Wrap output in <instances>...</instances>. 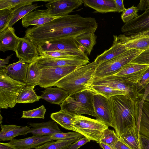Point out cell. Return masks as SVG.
<instances>
[{
    "label": "cell",
    "mask_w": 149,
    "mask_h": 149,
    "mask_svg": "<svg viewBox=\"0 0 149 149\" xmlns=\"http://www.w3.org/2000/svg\"><path fill=\"white\" fill-rule=\"evenodd\" d=\"M113 128L119 138L129 129L138 124L140 113L139 100L127 95L115 96L109 99Z\"/></svg>",
    "instance_id": "1"
},
{
    "label": "cell",
    "mask_w": 149,
    "mask_h": 149,
    "mask_svg": "<svg viewBox=\"0 0 149 149\" xmlns=\"http://www.w3.org/2000/svg\"><path fill=\"white\" fill-rule=\"evenodd\" d=\"M97 66L94 61L80 66L60 80L54 86L67 91L70 95L88 90Z\"/></svg>",
    "instance_id": "2"
},
{
    "label": "cell",
    "mask_w": 149,
    "mask_h": 149,
    "mask_svg": "<svg viewBox=\"0 0 149 149\" xmlns=\"http://www.w3.org/2000/svg\"><path fill=\"white\" fill-rule=\"evenodd\" d=\"M25 84L9 77L4 68H0V108H12L17 103V97Z\"/></svg>",
    "instance_id": "3"
},
{
    "label": "cell",
    "mask_w": 149,
    "mask_h": 149,
    "mask_svg": "<svg viewBox=\"0 0 149 149\" xmlns=\"http://www.w3.org/2000/svg\"><path fill=\"white\" fill-rule=\"evenodd\" d=\"M73 127L77 132L97 143L100 141L104 131L109 127L98 119L77 115L75 116Z\"/></svg>",
    "instance_id": "4"
},
{
    "label": "cell",
    "mask_w": 149,
    "mask_h": 149,
    "mask_svg": "<svg viewBox=\"0 0 149 149\" xmlns=\"http://www.w3.org/2000/svg\"><path fill=\"white\" fill-rule=\"evenodd\" d=\"M144 51L138 49L129 50L100 64L97 66L94 78H102L114 74L123 66L131 62Z\"/></svg>",
    "instance_id": "5"
},
{
    "label": "cell",
    "mask_w": 149,
    "mask_h": 149,
    "mask_svg": "<svg viewBox=\"0 0 149 149\" xmlns=\"http://www.w3.org/2000/svg\"><path fill=\"white\" fill-rule=\"evenodd\" d=\"M38 50L57 51L74 54L82 58L89 60L87 56L80 48L75 38H62L46 42L37 46Z\"/></svg>",
    "instance_id": "6"
},
{
    "label": "cell",
    "mask_w": 149,
    "mask_h": 149,
    "mask_svg": "<svg viewBox=\"0 0 149 149\" xmlns=\"http://www.w3.org/2000/svg\"><path fill=\"white\" fill-rule=\"evenodd\" d=\"M91 85L107 86L126 92L127 96L134 101L139 100L141 94L137 91V85L128 82L121 77L111 75L102 78H94Z\"/></svg>",
    "instance_id": "7"
},
{
    "label": "cell",
    "mask_w": 149,
    "mask_h": 149,
    "mask_svg": "<svg viewBox=\"0 0 149 149\" xmlns=\"http://www.w3.org/2000/svg\"><path fill=\"white\" fill-rule=\"evenodd\" d=\"M79 67L65 66L41 69L38 85L45 88L54 86L60 80Z\"/></svg>",
    "instance_id": "8"
},
{
    "label": "cell",
    "mask_w": 149,
    "mask_h": 149,
    "mask_svg": "<svg viewBox=\"0 0 149 149\" xmlns=\"http://www.w3.org/2000/svg\"><path fill=\"white\" fill-rule=\"evenodd\" d=\"M40 69L65 66H81L89 63V60L77 56L53 58L39 56L34 61Z\"/></svg>",
    "instance_id": "9"
},
{
    "label": "cell",
    "mask_w": 149,
    "mask_h": 149,
    "mask_svg": "<svg viewBox=\"0 0 149 149\" xmlns=\"http://www.w3.org/2000/svg\"><path fill=\"white\" fill-rule=\"evenodd\" d=\"M149 68V64L129 63L113 75L120 77L128 82L137 85Z\"/></svg>",
    "instance_id": "10"
},
{
    "label": "cell",
    "mask_w": 149,
    "mask_h": 149,
    "mask_svg": "<svg viewBox=\"0 0 149 149\" xmlns=\"http://www.w3.org/2000/svg\"><path fill=\"white\" fill-rule=\"evenodd\" d=\"M83 3L82 0H51L45 6L50 15L60 17L68 15Z\"/></svg>",
    "instance_id": "11"
},
{
    "label": "cell",
    "mask_w": 149,
    "mask_h": 149,
    "mask_svg": "<svg viewBox=\"0 0 149 149\" xmlns=\"http://www.w3.org/2000/svg\"><path fill=\"white\" fill-rule=\"evenodd\" d=\"M17 57L29 64L39 55L37 46L27 37L19 38L15 51Z\"/></svg>",
    "instance_id": "12"
},
{
    "label": "cell",
    "mask_w": 149,
    "mask_h": 149,
    "mask_svg": "<svg viewBox=\"0 0 149 149\" xmlns=\"http://www.w3.org/2000/svg\"><path fill=\"white\" fill-rule=\"evenodd\" d=\"M93 104L96 119L113 127L109 99L99 94H94Z\"/></svg>",
    "instance_id": "13"
},
{
    "label": "cell",
    "mask_w": 149,
    "mask_h": 149,
    "mask_svg": "<svg viewBox=\"0 0 149 149\" xmlns=\"http://www.w3.org/2000/svg\"><path fill=\"white\" fill-rule=\"evenodd\" d=\"M149 30V9L131 21L125 23L121 28L123 34L130 36Z\"/></svg>",
    "instance_id": "14"
},
{
    "label": "cell",
    "mask_w": 149,
    "mask_h": 149,
    "mask_svg": "<svg viewBox=\"0 0 149 149\" xmlns=\"http://www.w3.org/2000/svg\"><path fill=\"white\" fill-rule=\"evenodd\" d=\"M50 15L47 9H36L29 13L22 20V26L26 28L29 26H40L43 25L52 20L58 18Z\"/></svg>",
    "instance_id": "15"
},
{
    "label": "cell",
    "mask_w": 149,
    "mask_h": 149,
    "mask_svg": "<svg viewBox=\"0 0 149 149\" xmlns=\"http://www.w3.org/2000/svg\"><path fill=\"white\" fill-rule=\"evenodd\" d=\"M118 40L129 50H149V35L127 36L121 34L118 36Z\"/></svg>",
    "instance_id": "16"
},
{
    "label": "cell",
    "mask_w": 149,
    "mask_h": 149,
    "mask_svg": "<svg viewBox=\"0 0 149 149\" xmlns=\"http://www.w3.org/2000/svg\"><path fill=\"white\" fill-rule=\"evenodd\" d=\"M30 128L28 133L33 136H43L51 135L54 134L62 132L58 124L54 120H50L45 122L29 123Z\"/></svg>",
    "instance_id": "17"
},
{
    "label": "cell",
    "mask_w": 149,
    "mask_h": 149,
    "mask_svg": "<svg viewBox=\"0 0 149 149\" xmlns=\"http://www.w3.org/2000/svg\"><path fill=\"white\" fill-rule=\"evenodd\" d=\"M53 141L50 135L33 136L23 139H14L8 143L20 149H31L36 148L47 142Z\"/></svg>",
    "instance_id": "18"
},
{
    "label": "cell",
    "mask_w": 149,
    "mask_h": 149,
    "mask_svg": "<svg viewBox=\"0 0 149 149\" xmlns=\"http://www.w3.org/2000/svg\"><path fill=\"white\" fill-rule=\"evenodd\" d=\"M113 43L111 47L105 50L101 54L98 55L95 59L97 66L107 61L112 59L128 51V49L123 45L119 43L118 36L114 35Z\"/></svg>",
    "instance_id": "19"
},
{
    "label": "cell",
    "mask_w": 149,
    "mask_h": 149,
    "mask_svg": "<svg viewBox=\"0 0 149 149\" xmlns=\"http://www.w3.org/2000/svg\"><path fill=\"white\" fill-rule=\"evenodd\" d=\"M19 38L13 27H7L0 33V51L3 52L9 50L15 52Z\"/></svg>",
    "instance_id": "20"
},
{
    "label": "cell",
    "mask_w": 149,
    "mask_h": 149,
    "mask_svg": "<svg viewBox=\"0 0 149 149\" xmlns=\"http://www.w3.org/2000/svg\"><path fill=\"white\" fill-rule=\"evenodd\" d=\"M29 64L21 60L7 65L4 69L7 75L16 81L25 83Z\"/></svg>",
    "instance_id": "21"
},
{
    "label": "cell",
    "mask_w": 149,
    "mask_h": 149,
    "mask_svg": "<svg viewBox=\"0 0 149 149\" xmlns=\"http://www.w3.org/2000/svg\"><path fill=\"white\" fill-rule=\"evenodd\" d=\"M70 95L66 91L59 87H49L46 88L40 96L51 104L60 105Z\"/></svg>",
    "instance_id": "22"
},
{
    "label": "cell",
    "mask_w": 149,
    "mask_h": 149,
    "mask_svg": "<svg viewBox=\"0 0 149 149\" xmlns=\"http://www.w3.org/2000/svg\"><path fill=\"white\" fill-rule=\"evenodd\" d=\"M1 130L0 132V141H10L15 137L25 136L28 134L30 126H21L14 125H0Z\"/></svg>",
    "instance_id": "23"
},
{
    "label": "cell",
    "mask_w": 149,
    "mask_h": 149,
    "mask_svg": "<svg viewBox=\"0 0 149 149\" xmlns=\"http://www.w3.org/2000/svg\"><path fill=\"white\" fill-rule=\"evenodd\" d=\"M94 94L90 90H86L70 95L83 108L89 111L91 116L95 117L93 104Z\"/></svg>",
    "instance_id": "24"
},
{
    "label": "cell",
    "mask_w": 149,
    "mask_h": 149,
    "mask_svg": "<svg viewBox=\"0 0 149 149\" xmlns=\"http://www.w3.org/2000/svg\"><path fill=\"white\" fill-rule=\"evenodd\" d=\"M85 6L97 12L105 13L116 12L115 0H82Z\"/></svg>",
    "instance_id": "25"
},
{
    "label": "cell",
    "mask_w": 149,
    "mask_h": 149,
    "mask_svg": "<svg viewBox=\"0 0 149 149\" xmlns=\"http://www.w3.org/2000/svg\"><path fill=\"white\" fill-rule=\"evenodd\" d=\"M76 115L61 109L58 111L51 114L50 118L65 129L77 132L73 127Z\"/></svg>",
    "instance_id": "26"
},
{
    "label": "cell",
    "mask_w": 149,
    "mask_h": 149,
    "mask_svg": "<svg viewBox=\"0 0 149 149\" xmlns=\"http://www.w3.org/2000/svg\"><path fill=\"white\" fill-rule=\"evenodd\" d=\"M139 133L149 138V102L144 100L137 125Z\"/></svg>",
    "instance_id": "27"
},
{
    "label": "cell",
    "mask_w": 149,
    "mask_h": 149,
    "mask_svg": "<svg viewBox=\"0 0 149 149\" xmlns=\"http://www.w3.org/2000/svg\"><path fill=\"white\" fill-rule=\"evenodd\" d=\"M42 6L43 5L39 6L38 5V4L35 3L13 8L10 19L6 28L8 27H12L16 22L21 18L22 19L29 13L37 8Z\"/></svg>",
    "instance_id": "28"
},
{
    "label": "cell",
    "mask_w": 149,
    "mask_h": 149,
    "mask_svg": "<svg viewBox=\"0 0 149 149\" xmlns=\"http://www.w3.org/2000/svg\"><path fill=\"white\" fill-rule=\"evenodd\" d=\"M95 31L87 32L75 38L76 41L79 45L82 47L87 54L89 55L96 42L97 36L95 34Z\"/></svg>",
    "instance_id": "29"
},
{
    "label": "cell",
    "mask_w": 149,
    "mask_h": 149,
    "mask_svg": "<svg viewBox=\"0 0 149 149\" xmlns=\"http://www.w3.org/2000/svg\"><path fill=\"white\" fill-rule=\"evenodd\" d=\"M60 106L61 110L71 113L77 115L85 114L91 116V113L83 108L70 95Z\"/></svg>",
    "instance_id": "30"
},
{
    "label": "cell",
    "mask_w": 149,
    "mask_h": 149,
    "mask_svg": "<svg viewBox=\"0 0 149 149\" xmlns=\"http://www.w3.org/2000/svg\"><path fill=\"white\" fill-rule=\"evenodd\" d=\"M139 129L137 126L133 127L123 134L119 138L132 149H140Z\"/></svg>",
    "instance_id": "31"
},
{
    "label": "cell",
    "mask_w": 149,
    "mask_h": 149,
    "mask_svg": "<svg viewBox=\"0 0 149 149\" xmlns=\"http://www.w3.org/2000/svg\"><path fill=\"white\" fill-rule=\"evenodd\" d=\"M88 90L95 94L102 95L109 99L112 97L118 95L127 96L125 92L108 86L101 85H91Z\"/></svg>",
    "instance_id": "32"
},
{
    "label": "cell",
    "mask_w": 149,
    "mask_h": 149,
    "mask_svg": "<svg viewBox=\"0 0 149 149\" xmlns=\"http://www.w3.org/2000/svg\"><path fill=\"white\" fill-rule=\"evenodd\" d=\"M35 86H24L17 97V103H31L38 101L40 99L34 90Z\"/></svg>",
    "instance_id": "33"
},
{
    "label": "cell",
    "mask_w": 149,
    "mask_h": 149,
    "mask_svg": "<svg viewBox=\"0 0 149 149\" xmlns=\"http://www.w3.org/2000/svg\"><path fill=\"white\" fill-rule=\"evenodd\" d=\"M41 74V69L34 61L29 64L26 86H36L38 85Z\"/></svg>",
    "instance_id": "34"
},
{
    "label": "cell",
    "mask_w": 149,
    "mask_h": 149,
    "mask_svg": "<svg viewBox=\"0 0 149 149\" xmlns=\"http://www.w3.org/2000/svg\"><path fill=\"white\" fill-rule=\"evenodd\" d=\"M51 0H0V10H10L15 8L31 5L35 2H49Z\"/></svg>",
    "instance_id": "35"
},
{
    "label": "cell",
    "mask_w": 149,
    "mask_h": 149,
    "mask_svg": "<svg viewBox=\"0 0 149 149\" xmlns=\"http://www.w3.org/2000/svg\"><path fill=\"white\" fill-rule=\"evenodd\" d=\"M80 139L77 138L66 140L49 141L36 147L35 149H67L70 145Z\"/></svg>",
    "instance_id": "36"
},
{
    "label": "cell",
    "mask_w": 149,
    "mask_h": 149,
    "mask_svg": "<svg viewBox=\"0 0 149 149\" xmlns=\"http://www.w3.org/2000/svg\"><path fill=\"white\" fill-rule=\"evenodd\" d=\"M119 139L114 130L108 128L104 131L99 142L107 144L114 149Z\"/></svg>",
    "instance_id": "37"
},
{
    "label": "cell",
    "mask_w": 149,
    "mask_h": 149,
    "mask_svg": "<svg viewBox=\"0 0 149 149\" xmlns=\"http://www.w3.org/2000/svg\"><path fill=\"white\" fill-rule=\"evenodd\" d=\"M40 56L53 58H64L77 56L74 54L57 51L38 50Z\"/></svg>",
    "instance_id": "38"
},
{
    "label": "cell",
    "mask_w": 149,
    "mask_h": 149,
    "mask_svg": "<svg viewBox=\"0 0 149 149\" xmlns=\"http://www.w3.org/2000/svg\"><path fill=\"white\" fill-rule=\"evenodd\" d=\"M46 109L43 105L31 110L23 111L21 118H38L44 119Z\"/></svg>",
    "instance_id": "39"
},
{
    "label": "cell",
    "mask_w": 149,
    "mask_h": 149,
    "mask_svg": "<svg viewBox=\"0 0 149 149\" xmlns=\"http://www.w3.org/2000/svg\"><path fill=\"white\" fill-rule=\"evenodd\" d=\"M53 140H66L77 138H81L84 136L77 132H61L53 134L50 135Z\"/></svg>",
    "instance_id": "40"
},
{
    "label": "cell",
    "mask_w": 149,
    "mask_h": 149,
    "mask_svg": "<svg viewBox=\"0 0 149 149\" xmlns=\"http://www.w3.org/2000/svg\"><path fill=\"white\" fill-rule=\"evenodd\" d=\"M139 9L134 6L130 8H125L121 17L124 23H127L137 17Z\"/></svg>",
    "instance_id": "41"
},
{
    "label": "cell",
    "mask_w": 149,
    "mask_h": 149,
    "mask_svg": "<svg viewBox=\"0 0 149 149\" xmlns=\"http://www.w3.org/2000/svg\"><path fill=\"white\" fill-rule=\"evenodd\" d=\"M13 11V9L0 10V33L6 28Z\"/></svg>",
    "instance_id": "42"
},
{
    "label": "cell",
    "mask_w": 149,
    "mask_h": 149,
    "mask_svg": "<svg viewBox=\"0 0 149 149\" xmlns=\"http://www.w3.org/2000/svg\"><path fill=\"white\" fill-rule=\"evenodd\" d=\"M149 85V68L143 74L137 84L138 92H140Z\"/></svg>",
    "instance_id": "43"
},
{
    "label": "cell",
    "mask_w": 149,
    "mask_h": 149,
    "mask_svg": "<svg viewBox=\"0 0 149 149\" xmlns=\"http://www.w3.org/2000/svg\"><path fill=\"white\" fill-rule=\"evenodd\" d=\"M131 62L149 64V50L143 52Z\"/></svg>",
    "instance_id": "44"
},
{
    "label": "cell",
    "mask_w": 149,
    "mask_h": 149,
    "mask_svg": "<svg viewBox=\"0 0 149 149\" xmlns=\"http://www.w3.org/2000/svg\"><path fill=\"white\" fill-rule=\"evenodd\" d=\"M90 141L86 137H84L71 144L67 149H78L86 143L90 142Z\"/></svg>",
    "instance_id": "45"
},
{
    "label": "cell",
    "mask_w": 149,
    "mask_h": 149,
    "mask_svg": "<svg viewBox=\"0 0 149 149\" xmlns=\"http://www.w3.org/2000/svg\"><path fill=\"white\" fill-rule=\"evenodd\" d=\"M139 141L140 149H149V138L139 134Z\"/></svg>",
    "instance_id": "46"
},
{
    "label": "cell",
    "mask_w": 149,
    "mask_h": 149,
    "mask_svg": "<svg viewBox=\"0 0 149 149\" xmlns=\"http://www.w3.org/2000/svg\"><path fill=\"white\" fill-rule=\"evenodd\" d=\"M114 149H132L127 145L120 138L114 146Z\"/></svg>",
    "instance_id": "47"
},
{
    "label": "cell",
    "mask_w": 149,
    "mask_h": 149,
    "mask_svg": "<svg viewBox=\"0 0 149 149\" xmlns=\"http://www.w3.org/2000/svg\"><path fill=\"white\" fill-rule=\"evenodd\" d=\"M116 12L119 13L123 12L125 9L123 0H115Z\"/></svg>",
    "instance_id": "48"
},
{
    "label": "cell",
    "mask_w": 149,
    "mask_h": 149,
    "mask_svg": "<svg viewBox=\"0 0 149 149\" xmlns=\"http://www.w3.org/2000/svg\"><path fill=\"white\" fill-rule=\"evenodd\" d=\"M149 7L148 0H141L137 7L141 10H146Z\"/></svg>",
    "instance_id": "49"
},
{
    "label": "cell",
    "mask_w": 149,
    "mask_h": 149,
    "mask_svg": "<svg viewBox=\"0 0 149 149\" xmlns=\"http://www.w3.org/2000/svg\"><path fill=\"white\" fill-rule=\"evenodd\" d=\"M13 54H12L8 56L4 59L0 58V68H6L7 65H6L8 64L9 60L11 56Z\"/></svg>",
    "instance_id": "50"
},
{
    "label": "cell",
    "mask_w": 149,
    "mask_h": 149,
    "mask_svg": "<svg viewBox=\"0 0 149 149\" xmlns=\"http://www.w3.org/2000/svg\"><path fill=\"white\" fill-rule=\"evenodd\" d=\"M0 149H20L9 143H0Z\"/></svg>",
    "instance_id": "51"
},
{
    "label": "cell",
    "mask_w": 149,
    "mask_h": 149,
    "mask_svg": "<svg viewBox=\"0 0 149 149\" xmlns=\"http://www.w3.org/2000/svg\"><path fill=\"white\" fill-rule=\"evenodd\" d=\"M100 146L103 149H113L108 145L100 142H98Z\"/></svg>",
    "instance_id": "52"
},
{
    "label": "cell",
    "mask_w": 149,
    "mask_h": 149,
    "mask_svg": "<svg viewBox=\"0 0 149 149\" xmlns=\"http://www.w3.org/2000/svg\"><path fill=\"white\" fill-rule=\"evenodd\" d=\"M144 100L149 102V92L147 94L145 97Z\"/></svg>",
    "instance_id": "53"
},
{
    "label": "cell",
    "mask_w": 149,
    "mask_h": 149,
    "mask_svg": "<svg viewBox=\"0 0 149 149\" xmlns=\"http://www.w3.org/2000/svg\"><path fill=\"white\" fill-rule=\"evenodd\" d=\"M142 35H149V30L143 32L141 33Z\"/></svg>",
    "instance_id": "54"
},
{
    "label": "cell",
    "mask_w": 149,
    "mask_h": 149,
    "mask_svg": "<svg viewBox=\"0 0 149 149\" xmlns=\"http://www.w3.org/2000/svg\"><path fill=\"white\" fill-rule=\"evenodd\" d=\"M0 125L1 124V123L2 122V120L3 119V117L2 116L1 114H0Z\"/></svg>",
    "instance_id": "55"
},
{
    "label": "cell",
    "mask_w": 149,
    "mask_h": 149,
    "mask_svg": "<svg viewBox=\"0 0 149 149\" xmlns=\"http://www.w3.org/2000/svg\"><path fill=\"white\" fill-rule=\"evenodd\" d=\"M148 1H149V0H148Z\"/></svg>",
    "instance_id": "56"
}]
</instances>
